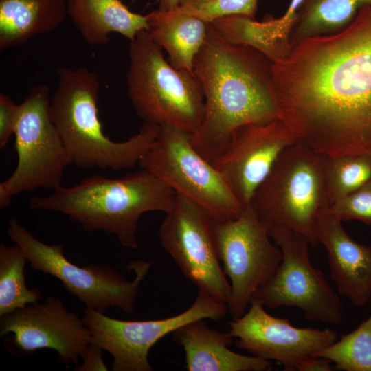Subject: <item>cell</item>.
<instances>
[{"mask_svg": "<svg viewBox=\"0 0 371 371\" xmlns=\"http://www.w3.org/2000/svg\"><path fill=\"white\" fill-rule=\"evenodd\" d=\"M279 118L326 157L371 153V6L334 34L307 38L273 63Z\"/></svg>", "mask_w": 371, "mask_h": 371, "instance_id": "cell-1", "label": "cell"}, {"mask_svg": "<svg viewBox=\"0 0 371 371\" xmlns=\"http://www.w3.org/2000/svg\"><path fill=\"white\" fill-rule=\"evenodd\" d=\"M273 62L255 48L224 38L210 23L193 72L205 99V115L191 135L194 148L212 163L239 127L279 118Z\"/></svg>", "mask_w": 371, "mask_h": 371, "instance_id": "cell-2", "label": "cell"}, {"mask_svg": "<svg viewBox=\"0 0 371 371\" xmlns=\"http://www.w3.org/2000/svg\"><path fill=\"white\" fill-rule=\"evenodd\" d=\"M176 194L141 168L120 179L94 175L73 186H61L51 195L34 196L30 205L32 209L63 213L80 223L85 231L102 230L115 235L122 246L136 249L141 216L150 211L166 213Z\"/></svg>", "mask_w": 371, "mask_h": 371, "instance_id": "cell-3", "label": "cell"}, {"mask_svg": "<svg viewBox=\"0 0 371 371\" xmlns=\"http://www.w3.org/2000/svg\"><path fill=\"white\" fill-rule=\"evenodd\" d=\"M56 90L49 113L66 149L70 164L83 169L120 171L133 168L155 142L159 126L144 123L124 142L103 132L98 116L100 89L97 74L86 67L57 69Z\"/></svg>", "mask_w": 371, "mask_h": 371, "instance_id": "cell-4", "label": "cell"}, {"mask_svg": "<svg viewBox=\"0 0 371 371\" xmlns=\"http://www.w3.org/2000/svg\"><path fill=\"white\" fill-rule=\"evenodd\" d=\"M128 98L144 123L170 126L191 135L205 115L201 86L194 74L175 68L147 30L130 41Z\"/></svg>", "mask_w": 371, "mask_h": 371, "instance_id": "cell-5", "label": "cell"}, {"mask_svg": "<svg viewBox=\"0 0 371 371\" xmlns=\"http://www.w3.org/2000/svg\"><path fill=\"white\" fill-rule=\"evenodd\" d=\"M326 166L327 157L299 142L282 151L249 203L267 229L284 227L319 244L316 219L330 206Z\"/></svg>", "mask_w": 371, "mask_h": 371, "instance_id": "cell-6", "label": "cell"}, {"mask_svg": "<svg viewBox=\"0 0 371 371\" xmlns=\"http://www.w3.org/2000/svg\"><path fill=\"white\" fill-rule=\"evenodd\" d=\"M7 234L14 243L23 249L34 270L58 279L65 290L85 307L105 313L110 306H117L132 314L141 283L151 262L136 260L129 263L128 269L135 274V279L129 281L106 264L76 265L65 257L63 243H43L16 219L9 221Z\"/></svg>", "mask_w": 371, "mask_h": 371, "instance_id": "cell-7", "label": "cell"}, {"mask_svg": "<svg viewBox=\"0 0 371 371\" xmlns=\"http://www.w3.org/2000/svg\"><path fill=\"white\" fill-rule=\"evenodd\" d=\"M139 166L195 203L212 221L234 219L245 207L212 164L194 148L191 134L181 129L159 126L155 142Z\"/></svg>", "mask_w": 371, "mask_h": 371, "instance_id": "cell-8", "label": "cell"}, {"mask_svg": "<svg viewBox=\"0 0 371 371\" xmlns=\"http://www.w3.org/2000/svg\"><path fill=\"white\" fill-rule=\"evenodd\" d=\"M50 90L33 87L20 104L14 130L18 162L13 173L0 184V209L10 205L12 197L38 188L53 190L61 186L65 167L70 164L50 113Z\"/></svg>", "mask_w": 371, "mask_h": 371, "instance_id": "cell-9", "label": "cell"}, {"mask_svg": "<svg viewBox=\"0 0 371 371\" xmlns=\"http://www.w3.org/2000/svg\"><path fill=\"white\" fill-rule=\"evenodd\" d=\"M267 229L281 249L282 259L252 300L270 308L295 307L302 311L307 319L339 325L343 320L340 298L323 273L311 262L306 238L284 227Z\"/></svg>", "mask_w": 371, "mask_h": 371, "instance_id": "cell-10", "label": "cell"}, {"mask_svg": "<svg viewBox=\"0 0 371 371\" xmlns=\"http://www.w3.org/2000/svg\"><path fill=\"white\" fill-rule=\"evenodd\" d=\"M211 228L218 260L230 280L227 311L236 319L247 311L256 293L273 275L282 261V251L271 241L267 228L249 205L234 219L211 221Z\"/></svg>", "mask_w": 371, "mask_h": 371, "instance_id": "cell-11", "label": "cell"}, {"mask_svg": "<svg viewBox=\"0 0 371 371\" xmlns=\"http://www.w3.org/2000/svg\"><path fill=\"white\" fill-rule=\"evenodd\" d=\"M227 312L226 304L199 291L187 310L165 319L121 320L87 307L82 317L91 334L92 344L112 355L113 371H152L148 353L161 338L189 322L218 320Z\"/></svg>", "mask_w": 371, "mask_h": 371, "instance_id": "cell-12", "label": "cell"}, {"mask_svg": "<svg viewBox=\"0 0 371 371\" xmlns=\"http://www.w3.org/2000/svg\"><path fill=\"white\" fill-rule=\"evenodd\" d=\"M160 242L199 291L227 304L232 289L216 254L211 220L188 198L177 194L159 228Z\"/></svg>", "mask_w": 371, "mask_h": 371, "instance_id": "cell-13", "label": "cell"}, {"mask_svg": "<svg viewBox=\"0 0 371 371\" xmlns=\"http://www.w3.org/2000/svg\"><path fill=\"white\" fill-rule=\"evenodd\" d=\"M11 334L16 350L27 355L40 349L55 350L60 361L76 366L92 343L82 317L69 311L58 297H47L0 317V336Z\"/></svg>", "mask_w": 371, "mask_h": 371, "instance_id": "cell-14", "label": "cell"}, {"mask_svg": "<svg viewBox=\"0 0 371 371\" xmlns=\"http://www.w3.org/2000/svg\"><path fill=\"white\" fill-rule=\"evenodd\" d=\"M264 306L253 299L247 311L229 324L236 347L253 356L277 361L284 370L295 371L300 361L337 341L334 330L295 327L287 318L271 316Z\"/></svg>", "mask_w": 371, "mask_h": 371, "instance_id": "cell-15", "label": "cell"}, {"mask_svg": "<svg viewBox=\"0 0 371 371\" xmlns=\"http://www.w3.org/2000/svg\"><path fill=\"white\" fill-rule=\"evenodd\" d=\"M297 142L280 118L244 125L234 131L225 151L212 164L246 207L282 151Z\"/></svg>", "mask_w": 371, "mask_h": 371, "instance_id": "cell-16", "label": "cell"}, {"mask_svg": "<svg viewBox=\"0 0 371 371\" xmlns=\"http://www.w3.org/2000/svg\"><path fill=\"white\" fill-rule=\"evenodd\" d=\"M328 207L316 219L317 241L326 249L330 276L338 293L355 306H363L371 298V246L355 241Z\"/></svg>", "mask_w": 371, "mask_h": 371, "instance_id": "cell-17", "label": "cell"}, {"mask_svg": "<svg viewBox=\"0 0 371 371\" xmlns=\"http://www.w3.org/2000/svg\"><path fill=\"white\" fill-rule=\"evenodd\" d=\"M174 341L185 352L189 371H265L272 363L229 348L234 338L207 326L203 319L189 322L172 333Z\"/></svg>", "mask_w": 371, "mask_h": 371, "instance_id": "cell-18", "label": "cell"}, {"mask_svg": "<svg viewBox=\"0 0 371 371\" xmlns=\"http://www.w3.org/2000/svg\"><path fill=\"white\" fill-rule=\"evenodd\" d=\"M67 15L89 45L106 44L117 33L130 41L148 30L147 15L130 11L120 0H67Z\"/></svg>", "mask_w": 371, "mask_h": 371, "instance_id": "cell-19", "label": "cell"}, {"mask_svg": "<svg viewBox=\"0 0 371 371\" xmlns=\"http://www.w3.org/2000/svg\"><path fill=\"white\" fill-rule=\"evenodd\" d=\"M67 0H0V50L54 31L64 21Z\"/></svg>", "mask_w": 371, "mask_h": 371, "instance_id": "cell-20", "label": "cell"}, {"mask_svg": "<svg viewBox=\"0 0 371 371\" xmlns=\"http://www.w3.org/2000/svg\"><path fill=\"white\" fill-rule=\"evenodd\" d=\"M148 32L176 69L193 72L194 60L207 36L208 24L181 12L157 10L147 14Z\"/></svg>", "mask_w": 371, "mask_h": 371, "instance_id": "cell-21", "label": "cell"}, {"mask_svg": "<svg viewBox=\"0 0 371 371\" xmlns=\"http://www.w3.org/2000/svg\"><path fill=\"white\" fill-rule=\"evenodd\" d=\"M371 0H304L290 35L293 47L310 37L334 34L346 27L359 9Z\"/></svg>", "mask_w": 371, "mask_h": 371, "instance_id": "cell-22", "label": "cell"}, {"mask_svg": "<svg viewBox=\"0 0 371 371\" xmlns=\"http://www.w3.org/2000/svg\"><path fill=\"white\" fill-rule=\"evenodd\" d=\"M27 258L23 249L14 243L0 245V317L32 303L38 302L41 293L37 288L28 289L24 267Z\"/></svg>", "mask_w": 371, "mask_h": 371, "instance_id": "cell-23", "label": "cell"}, {"mask_svg": "<svg viewBox=\"0 0 371 371\" xmlns=\"http://www.w3.org/2000/svg\"><path fill=\"white\" fill-rule=\"evenodd\" d=\"M371 180V153L327 157L326 186L330 205Z\"/></svg>", "mask_w": 371, "mask_h": 371, "instance_id": "cell-24", "label": "cell"}, {"mask_svg": "<svg viewBox=\"0 0 371 371\" xmlns=\"http://www.w3.org/2000/svg\"><path fill=\"white\" fill-rule=\"evenodd\" d=\"M314 357L328 359L341 370L371 371V313L356 329Z\"/></svg>", "mask_w": 371, "mask_h": 371, "instance_id": "cell-25", "label": "cell"}, {"mask_svg": "<svg viewBox=\"0 0 371 371\" xmlns=\"http://www.w3.org/2000/svg\"><path fill=\"white\" fill-rule=\"evenodd\" d=\"M258 0H181L179 9L207 24L232 15L255 19Z\"/></svg>", "mask_w": 371, "mask_h": 371, "instance_id": "cell-26", "label": "cell"}, {"mask_svg": "<svg viewBox=\"0 0 371 371\" xmlns=\"http://www.w3.org/2000/svg\"><path fill=\"white\" fill-rule=\"evenodd\" d=\"M339 220L360 221L371 225V180L328 207Z\"/></svg>", "mask_w": 371, "mask_h": 371, "instance_id": "cell-27", "label": "cell"}, {"mask_svg": "<svg viewBox=\"0 0 371 371\" xmlns=\"http://www.w3.org/2000/svg\"><path fill=\"white\" fill-rule=\"evenodd\" d=\"M20 104H16L9 96L0 94V148L7 145L14 135L20 113Z\"/></svg>", "mask_w": 371, "mask_h": 371, "instance_id": "cell-28", "label": "cell"}, {"mask_svg": "<svg viewBox=\"0 0 371 371\" xmlns=\"http://www.w3.org/2000/svg\"><path fill=\"white\" fill-rule=\"evenodd\" d=\"M102 349L91 344L88 347L82 359V363L74 369L78 371L108 370L102 357Z\"/></svg>", "mask_w": 371, "mask_h": 371, "instance_id": "cell-29", "label": "cell"}, {"mask_svg": "<svg viewBox=\"0 0 371 371\" xmlns=\"http://www.w3.org/2000/svg\"><path fill=\"white\" fill-rule=\"evenodd\" d=\"M299 371H331L332 361L323 357H310L300 361L296 366Z\"/></svg>", "mask_w": 371, "mask_h": 371, "instance_id": "cell-30", "label": "cell"}, {"mask_svg": "<svg viewBox=\"0 0 371 371\" xmlns=\"http://www.w3.org/2000/svg\"><path fill=\"white\" fill-rule=\"evenodd\" d=\"M181 0H160L159 10L161 11H172L177 9L181 4Z\"/></svg>", "mask_w": 371, "mask_h": 371, "instance_id": "cell-31", "label": "cell"}]
</instances>
